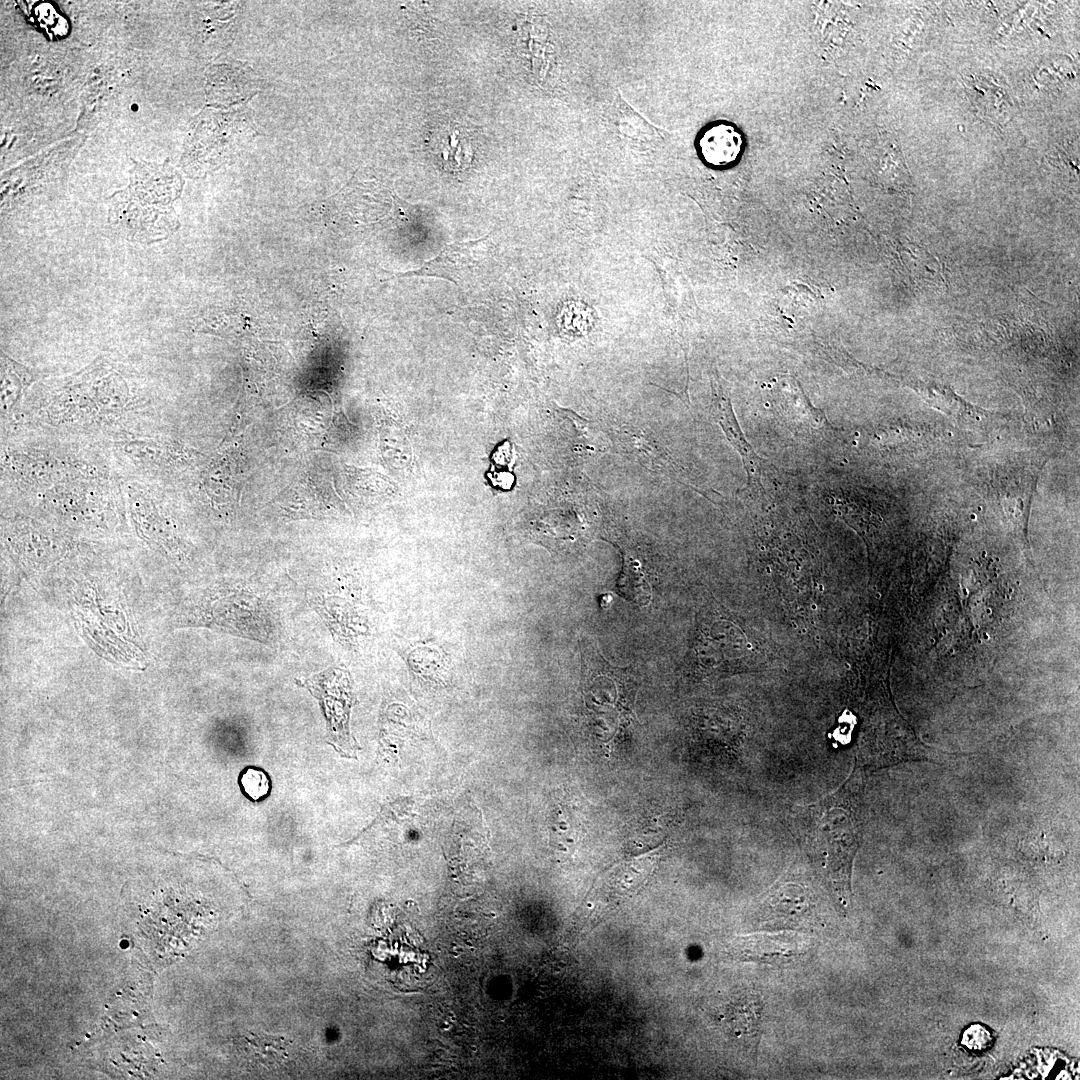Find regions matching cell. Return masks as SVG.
Wrapping results in <instances>:
<instances>
[{
    "label": "cell",
    "instance_id": "obj_3",
    "mask_svg": "<svg viewBox=\"0 0 1080 1080\" xmlns=\"http://www.w3.org/2000/svg\"><path fill=\"white\" fill-rule=\"evenodd\" d=\"M191 616L198 625L269 644L274 626L266 602L246 587L224 586L209 593Z\"/></svg>",
    "mask_w": 1080,
    "mask_h": 1080
},
{
    "label": "cell",
    "instance_id": "obj_17",
    "mask_svg": "<svg viewBox=\"0 0 1080 1080\" xmlns=\"http://www.w3.org/2000/svg\"><path fill=\"white\" fill-rule=\"evenodd\" d=\"M990 1041V1034L981 1026H973L965 1032L963 1042L971 1049H983Z\"/></svg>",
    "mask_w": 1080,
    "mask_h": 1080
},
{
    "label": "cell",
    "instance_id": "obj_2",
    "mask_svg": "<svg viewBox=\"0 0 1080 1080\" xmlns=\"http://www.w3.org/2000/svg\"><path fill=\"white\" fill-rule=\"evenodd\" d=\"M167 179L156 167L139 166L129 186L112 196L109 221L126 239L150 244L170 232L173 191Z\"/></svg>",
    "mask_w": 1080,
    "mask_h": 1080
},
{
    "label": "cell",
    "instance_id": "obj_10",
    "mask_svg": "<svg viewBox=\"0 0 1080 1080\" xmlns=\"http://www.w3.org/2000/svg\"><path fill=\"white\" fill-rule=\"evenodd\" d=\"M762 1010L760 997L752 993L743 995L728 1011V1023L733 1033L754 1051L760 1038Z\"/></svg>",
    "mask_w": 1080,
    "mask_h": 1080
},
{
    "label": "cell",
    "instance_id": "obj_8",
    "mask_svg": "<svg viewBox=\"0 0 1080 1080\" xmlns=\"http://www.w3.org/2000/svg\"><path fill=\"white\" fill-rule=\"evenodd\" d=\"M712 416L720 425L731 445L737 450L745 464L748 474V484H760L759 467L762 459L756 454L752 446L745 439L743 432L736 420L731 402L723 392L720 384L713 388Z\"/></svg>",
    "mask_w": 1080,
    "mask_h": 1080
},
{
    "label": "cell",
    "instance_id": "obj_11",
    "mask_svg": "<svg viewBox=\"0 0 1080 1080\" xmlns=\"http://www.w3.org/2000/svg\"><path fill=\"white\" fill-rule=\"evenodd\" d=\"M617 588L625 599L639 606H646L651 599V588L641 570V564L628 552H623V567L617 580Z\"/></svg>",
    "mask_w": 1080,
    "mask_h": 1080
},
{
    "label": "cell",
    "instance_id": "obj_9",
    "mask_svg": "<svg viewBox=\"0 0 1080 1080\" xmlns=\"http://www.w3.org/2000/svg\"><path fill=\"white\" fill-rule=\"evenodd\" d=\"M241 1046L247 1066L273 1071L285 1065L290 1043L282 1036L249 1033L244 1035Z\"/></svg>",
    "mask_w": 1080,
    "mask_h": 1080
},
{
    "label": "cell",
    "instance_id": "obj_7",
    "mask_svg": "<svg viewBox=\"0 0 1080 1080\" xmlns=\"http://www.w3.org/2000/svg\"><path fill=\"white\" fill-rule=\"evenodd\" d=\"M742 144L738 129L723 121L710 123L697 138L700 157L707 165L716 168L733 164L741 154Z\"/></svg>",
    "mask_w": 1080,
    "mask_h": 1080
},
{
    "label": "cell",
    "instance_id": "obj_14",
    "mask_svg": "<svg viewBox=\"0 0 1080 1080\" xmlns=\"http://www.w3.org/2000/svg\"><path fill=\"white\" fill-rule=\"evenodd\" d=\"M239 783L244 795L255 802L265 799L271 790L268 774L256 767L245 768L240 774Z\"/></svg>",
    "mask_w": 1080,
    "mask_h": 1080
},
{
    "label": "cell",
    "instance_id": "obj_4",
    "mask_svg": "<svg viewBox=\"0 0 1080 1080\" xmlns=\"http://www.w3.org/2000/svg\"><path fill=\"white\" fill-rule=\"evenodd\" d=\"M318 701L326 719L327 742L346 758H357L359 744L351 735L349 718L354 703L350 678L346 670L331 667L321 673L296 680Z\"/></svg>",
    "mask_w": 1080,
    "mask_h": 1080
},
{
    "label": "cell",
    "instance_id": "obj_15",
    "mask_svg": "<svg viewBox=\"0 0 1080 1080\" xmlns=\"http://www.w3.org/2000/svg\"><path fill=\"white\" fill-rule=\"evenodd\" d=\"M648 873V863L644 861L624 864L612 875L611 885L614 889H620L619 892L633 891L640 886Z\"/></svg>",
    "mask_w": 1080,
    "mask_h": 1080
},
{
    "label": "cell",
    "instance_id": "obj_1",
    "mask_svg": "<svg viewBox=\"0 0 1080 1080\" xmlns=\"http://www.w3.org/2000/svg\"><path fill=\"white\" fill-rule=\"evenodd\" d=\"M851 778L808 806L802 820L805 843L821 863L841 902L849 900L852 862L860 839V801Z\"/></svg>",
    "mask_w": 1080,
    "mask_h": 1080
},
{
    "label": "cell",
    "instance_id": "obj_6",
    "mask_svg": "<svg viewBox=\"0 0 1080 1080\" xmlns=\"http://www.w3.org/2000/svg\"><path fill=\"white\" fill-rule=\"evenodd\" d=\"M435 161L447 173L461 177L475 158L470 131L460 123L450 121L429 132L426 140Z\"/></svg>",
    "mask_w": 1080,
    "mask_h": 1080
},
{
    "label": "cell",
    "instance_id": "obj_12",
    "mask_svg": "<svg viewBox=\"0 0 1080 1080\" xmlns=\"http://www.w3.org/2000/svg\"><path fill=\"white\" fill-rule=\"evenodd\" d=\"M769 913L782 920H794L809 908L806 891L800 885L785 883L768 897Z\"/></svg>",
    "mask_w": 1080,
    "mask_h": 1080
},
{
    "label": "cell",
    "instance_id": "obj_5",
    "mask_svg": "<svg viewBox=\"0 0 1080 1080\" xmlns=\"http://www.w3.org/2000/svg\"><path fill=\"white\" fill-rule=\"evenodd\" d=\"M488 236L481 239L454 242L419 268L401 274L404 277H437L461 286L479 266Z\"/></svg>",
    "mask_w": 1080,
    "mask_h": 1080
},
{
    "label": "cell",
    "instance_id": "obj_13",
    "mask_svg": "<svg viewBox=\"0 0 1080 1080\" xmlns=\"http://www.w3.org/2000/svg\"><path fill=\"white\" fill-rule=\"evenodd\" d=\"M754 940L755 941H752L750 938H744L732 942L729 948V954L740 960L756 959L761 961L787 960L795 954L792 947L787 948L791 945L777 949V947L784 944L778 945V942L774 941L775 939L766 941L765 938L761 937V941H758V939Z\"/></svg>",
    "mask_w": 1080,
    "mask_h": 1080
},
{
    "label": "cell",
    "instance_id": "obj_16",
    "mask_svg": "<svg viewBox=\"0 0 1080 1080\" xmlns=\"http://www.w3.org/2000/svg\"><path fill=\"white\" fill-rule=\"evenodd\" d=\"M621 131L630 137L650 136L657 132V128L649 124L641 115L635 112L629 105L624 103L620 107Z\"/></svg>",
    "mask_w": 1080,
    "mask_h": 1080
}]
</instances>
